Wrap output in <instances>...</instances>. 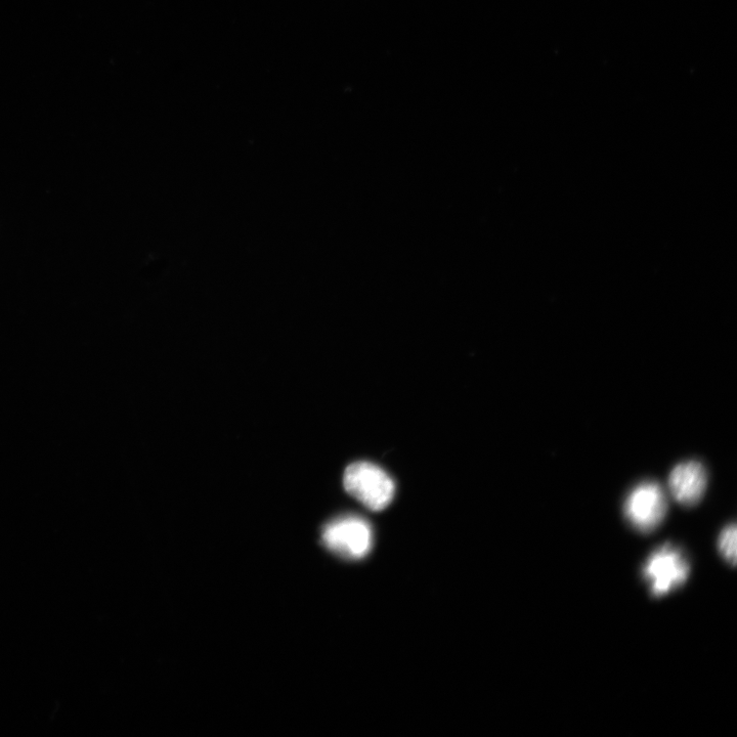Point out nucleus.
Returning a JSON list of instances; mask_svg holds the SVG:
<instances>
[{
    "instance_id": "nucleus-1",
    "label": "nucleus",
    "mask_w": 737,
    "mask_h": 737,
    "mask_svg": "<svg viewBox=\"0 0 737 737\" xmlns=\"http://www.w3.org/2000/svg\"><path fill=\"white\" fill-rule=\"evenodd\" d=\"M343 483L346 492L372 511L385 509L394 499V481L369 462H356L346 468Z\"/></svg>"
},
{
    "instance_id": "nucleus-2",
    "label": "nucleus",
    "mask_w": 737,
    "mask_h": 737,
    "mask_svg": "<svg viewBox=\"0 0 737 737\" xmlns=\"http://www.w3.org/2000/svg\"><path fill=\"white\" fill-rule=\"evenodd\" d=\"M324 546L344 559L365 558L373 546V531L361 516L350 514L334 518L322 531Z\"/></svg>"
},
{
    "instance_id": "nucleus-3",
    "label": "nucleus",
    "mask_w": 737,
    "mask_h": 737,
    "mask_svg": "<svg viewBox=\"0 0 737 737\" xmlns=\"http://www.w3.org/2000/svg\"><path fill=\"white\" fill-rule=\"evenodd\" d=\"M689 573V563L684 554L669 544L650 555L643 569L650 592L656 597L665 596L682 586Z\"/></svg>"
},
{
    "instance_id": "nucleus-4",
    "label": "nucleus",
    "mask_w": 737,
    "mask_h": 737,
    "mask_svg": "<svg viewBox=\"0 0 737 737\" xmlns=\"http://www.w3.org/2000/svg\"><path fill=\"white\" fill-rule=\"evenodd\" d=\"M668 502L662 487L654 482L637 485L628 494L624 514L629 524L641 533L655 531L667 514Z\"/></svg>"
},
{
    "instance_id": "nucleus-5",
    "label": "nucleus",
    "mask_w": 737,
    "mask_h": 737,
    "mask_svg": "<svg viewBox=\"0 0 737 737\" xmlns=\"http://www.w3.org/2000/svg\"><path fill=\"white\" fill-rule=\"evenodd\" d=\"M707 472L696 461L680 463L669 476V491L673 498L685 506L696 505L703 498L707 488Z\"/></svg>"
},
{
    "instance_id": "nucleus-6",
    "label": "nucleus",
    "mask_w": 737,
    "mask_h": 737,
    "mask_svg": "<svg viewBox=\"0 0 737 737\" xmlns=\"http://www.w3.org/2000/svg\"><path fill=\"white\" fill-rule=\"evenodd\" d=\"M736 526L726 527L720 534L718 548L721 555L730 563L736 565Z\"/></svg>"
}]
</instances>
